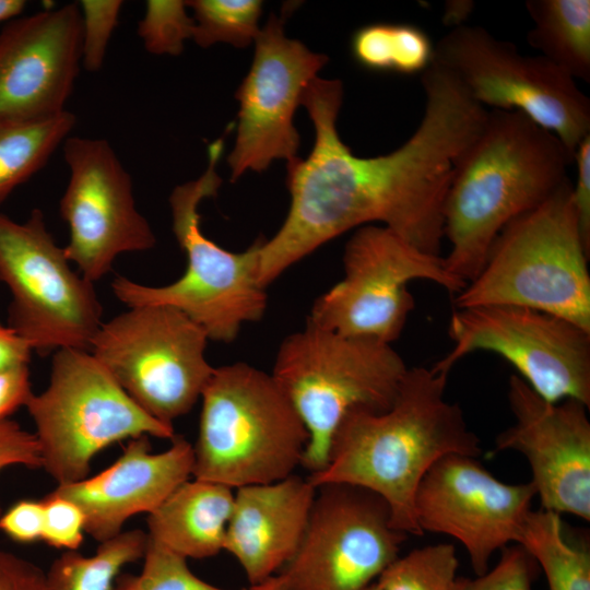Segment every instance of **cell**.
Here are the masks:
<instances>
[{"instance_id": "obj_1", "label": "cell", "mask_w": 590, "mask_h": 590, "mask_svg": "<svg viewBox=\"0 0 590 590\" xmlns=\"http://www.w3.org/2000/svg\"><path fill=\"white\" fill-rule=\"evenodd\" d=\"M421 82L425 109L415 132L375 157L354 155L338 133L341 81L316 76L308 83L300 105L314 125L315 143L307 158L286 165L291 203L281 227L260 247L263 287L329 240L376 223L440 256L453 163L479 134L488 110L434 61Z\"/></svg>"}, {"instance_id": "obj_2", "label": "cell", "mask_w": 590, "mask_h": 590, "mask_svg": "<svg viewBox=\"0 0 590 590\" xmlns=\"http://www.w3.org/2000/svg\"><path fill=\"white\" fill-rule=\"evenodd\" d=\"M448 375L408 368L388 410L350 411L332 436L324 468L307 476L310 483L369 489L387 503L398 531L422 535L414 498L427 471L448 455L482 453L462 409L446 399Z\"/></svg>"}, {"instance_id": "obj_3", "label": "cell", "mask_w": 590, "mask_h": 590, "mask_svg": "<svg viewBox=\"0 0 590 590\" xmlns=\"http://www.w3.org/2000/svg\"><path fill=\"white\" fill-rule=\"evenodd\" d=\"M574 156L560 140L519 111L488 110L453 163L444 204V261L464 283L483 268L502 229L569 180Z\"/></svg>"}, {"instance_id": "obj_4", "label": "cell", "mask_w": 590, "mask_h": 590, "mask_svg": "<svg viewBox=\"0 0 590 590\" xmlns=\"http://www.w3.org/2000/svg\"><path fill=\"white\" fill-rule=\"evenodd\" d=\"M223 148V137L210 143L204 173L175 187L169 196L173 233L187 257L184 274L163 286L143 285L117 275L111 290L128 307H173L199 324L209 340L228 343L244 324L262 319L268 296L259 281L263 237L246 250L233 252L209 239L201 229L200 203L215 197L222 185L216 167Z\"/></svg>"}, {"instance_id": "obj_5", "label": "cell", "mask_w": 590, "mask_h": 590, "mask_svg": "<svg viewBox=\"0 0 590 590\" xmlns=\"http://www.w3.org/2000/svg\"><path fill=\"white\" fill-rule=\"evenodd\" d=\"M200 399L192 477L236 489L302 465L309 434L271 374L243 362L215 367Z\"/></svg>"}, {"instance_id": "obj_6", "label": "cell", "mask_w": 590, "mask_h": 590, "mask_svg": "<svg viewBox=\"0 0 590 590\" xmlns=\"http://www.w3.org/2000/svg\"><path fill=\"white\" fill-rule=\"evenodd\" d=\"M589 257L569 179L502 229L481 271L453 296L455 308L522 306L590 331Z\"/></svg>"}, {"instance_id": "obj_7", "label": "cell", "mask_w": 590, "mask_h": 590, "mask_svg": "<svg viewBox=\"0 0 590 590\" xmlns=\"http://www.w3.org/2000/svg\"><path fill=\"white\" fill-rule=\"evenodd\" d=\"M391 344L306 324L279 346L272 377L304 422L309 440L302 465L327 463L332 436L352 410H388L408 370Z\"/></svg>"}, {"instance_id": "obj_8", "label": "cell", "mask_w": 590, "mask_h": 590, "mask_svg": "<svg viewBox=\"0 0 590 590\" xmlns=\"http://www.w3.org/2000/svg\"><path fill=\"white\" fill-rule=\"evenodd\" d=\"M25 408L35 424L43 469L57 485L87 477L94 457L140 436L172 439L174 426L145 413L88 351L57 350L48 387Z\"/></svg>"}, {"instance_id": "obj_9", "label": "cell", "mask_w": 590, "mask_h": 590, "mask_svg": "<svg viewBox=\"0 0 590 590\" xmlns=\"http://www.w3.org/2000/svg\"><path fill=\"white\" fill-rule=\"evenodd\" d=\"M208 341L184 312L144 305L103 322L90 350L145 413L173 426L192 410L215 369L205 358Z\"/></svg>"}, {"instance_id": "obj_10", "label": "cell", "mask_w": 590, "mask_h": 590, "mask_svg": "<svg viewBox=\"0 0 590 590\" xmlns=\"http://www.w3.org/2000/svg\"><path fill=\"white\" fill-rule=\"evenodd\" d=\"M344 275L312 304L306 324L391 344L415 302L410 282L435 283L456 296L467 285L444 257L425 252L381 225L358 227L343 252Z\"/></svg>"}, {"instance_id": "obj_11", "label": "cell", "mask_w": 590, "mask_h": 590, "mask_svg": "<svg viewBox=\"0 0 590 590\" xmlns=\"http://www.w3.org/2000/svg\"><path fill=\"white\" fill-rule=\"evenodd\" d=\"M433 61L477 104L523 114L554 133L573 156L590 134V99L576 81L541 55H523L482 26L451 28L434 45Z\"/></svg>"}, {"instance_id": "obj_12", "label": "cell", "mask_w": 590, "mask_h": 590, "mask_svg": "<svg viewBox=\"0 0 590 590\" xmlns=\"http://www.w3.org/2000/svg\"><path fill=\"white\" fill-rule=\"evenodd\" d=\"M0 281L11 294L8 326L33 351L90 350L102 304L94 283L71 269L40 209L22 223L0 213Z\"/></svg>"}, {"instance_id": "obj_13", "label": "cell", "mask_w": 590, "mask_h": 590, "mask_svg": "<svg viewBox=\"0 0 590 590\" xmlns=\"http://www.w3.org/2000/svg\"><path fill=\"white\" fill-rule=\"evenodd\" d=\"M449 352L432 367L449 374L467 355L494 353L548 402L575 399L590 408V331L562 317L515 305L455 308Z\"/></svg>"}, {"instance_id": "obj_14", "label": "cell", "mask_w": 590, "mask_h": 590, "mask_svg": "<svg viewBox=\"0 0 590 590\" xmlns=\"http://www.w3.org/2000/svg\"><path fill=\"white\" fill-rule=\"evenodd\" d=\"M406 536L374 492L320 485L302 541L274 581L279 590H363L399 556Z\"/></svg>"}, {"instance_id": "obj_15", "label": "cell", "mask_w": 590, "mask_h": 590, "mask_svg": "<svg viewBox=\"0 0 590 590\" xmlns=\"http://www.w3.org/2000/svg\"><path fill=\"white\" fill-rule=\"evenodd\" d=\"M62 155L70 173L60 199L70 231L63 250L94 283L119 255L150 250L156 237L137 208L131 176L108 141L69 135Z\"/></svg>"}, {"instance_id": "obj_16", "label": "cell", "mask_w": 590, "mask_h": 590, "mask_svg": "<svg viewBox=\"0 0 590 590\" xmlns=\"http://www.w3.org/2000/svg\"><path fill=\"white\" fill-rule=\"evenodd\" d=\"M272 13L255 39L252 63L235 97L239 102L237 134L227 157L231 180L246 172H264L274 160L297 158L299 134L294 115L308 83L328 57L284 34L285 14Z\"/></svg>"}, {"instance_id": "obj_17", "label": "cell", "mask_w": 590, "mask_h": 590, "mask_svg": "<svg viewBox=\"0 0 590 590\" xmlns=\"http://www.w3.org/2000/svg\"><path fill=\"white\" fill-rule=\"evenodd\" d=\"M535 496L531 482H502L476 458L452 453L439 459L422 479L414 510L423 532L458 540L481 576L496 551L517 543Z\"/></svg>"}, {"instance_id": "obj_18", "label": "cell", "mask_w": 590, "mask_h": 590, "mask_svg": "<svg viewBox=\"0 0 590 590\" xmlns=\"http://www.w3.org/2000/svg\"><path fill=\"white\" fill-rule=\"evenodd\" d=\"M515 422L499 433L495 451L523 455L541 509L590 520V421L585 403H552L519 376L508 381Z\"/></svg>"}, {"instance_id": "obj_19", "label": "cell", "mask_w": 590, "mask_h": 590, "mask_svg": "<svg viewBox=\"0 0 590 590\" xmlns=\"http://www.w3.org/2000/svg\"><path fill=\"white\" fill-rule=\"evenodd\" d=\"M81 67L78 3L5 22L0 31V123L66 111Z\"/></svg>"}, {"instance_id": "obj_20", "label": "cell", "mask_w": 590, "mask_h": 590, "mask_svg": "<svg viewBox=\"0 0 590 590\" xmlns=\"http://www.w3.org/2000/svg\"><path fill=\"white\" fill-rule=\"evenodd\" d=\"M192 468L193 448L184 437L174 436L166 450L154 453L144 435L130 439L98 474L57 485L50 493L74 503L84 515L85 533L102 543L122 532L131 517L156 509L192 476Z\"/></svg>"}, {"instance_id": "obj_21", "label": "cell", "mask_w": 590, "mask_h": 590, "mask_svg": "<svg viewBox=\"0 0 590 590\" xmlns=\"http://www.w3.org/2000/svg\"><path fill=\"white\" fill-rule=\"evenodd\" d=\"M316 491L308 477L295 473L234 489L223 550L235 557L251 587L274 577L293 557Z\"/></svg>"}, {"instance_id": "obj_22", "label": "cell", "mask_w": 590, "mask_h": 590, "mask_svg": "<svg viewBox=\"0 0 590 590\" xmlns=\"http://www.w3.org/2000/svg\"><path fill=\"white\" fill-rule=\"evenodd\" d=\"M233 504V488L189 479L148 515V538L186 559L215 556L224 548Z\"/></svg>"}, {"instance_id": "obj_23", "label": "cell", "mask_w": 590, "mask_h": 590, "mask_svg": "<svg viewBox=\"0 0 590 590\" xmlns=\"http://www.w3.org/2000/svg\"><path fill=\"white\" fill-rule=\"evenodd\" d=\"M529 45L575 81L590 82V1L528 0Z\"/></svg>"}, {"instance_id": "obj_24", "label": "cell", "mask_w": 590, "mask_h": 590, "mask_svg": "<svg viewBox=\"0 0 590 590\" xmlns=\"http://www.w3.org/2000/svg\"><path fill=\"white\" fill-rule=\"evenodd\" d=\"M75 123V115L68 110L46 119L0 123V204L46 165Z\"/></svg>"}, {"instance_id": "obj_25", "label": "cell", "mask_w": 590, "mask_h": 590, "mask_svg": "<svg viewBox=\"0 0 590 590\" xmlns=\"http://www.w3.org/2000/svg\"><path fill=\"white\" fill-rule=\"evenodd\" d=\"M517 543L541 566L548 590H590V553L565 538L558 514L531 510Z\"/></svg>"}, {"instance_id": "obj_26", "label": "cell", "mask_w": 590, "mask_h": 590, "mask_svg": "<svg viewBox=\"0 0 590 590\" xmlns=\"http://www.w3.org/2000/svg\"><path fill=\"white\" fill-rule=\"evenodd\" d=\"M148 533L122 531L99 543L94 555L64 551L46 571L48 590H113L121 569L143 558Z\"/></svg>"}, {"instance_id": "obj_27", "label": "cell", "mask_w": 590, "mask_h": 590, "mask_svg": "<svg viewBox=\"0 0 590 590\" xmlns=\"http://www.w3.org/2000/svg\"><path fill=\"white\" fill-rule=\"evenodd\" d=\"M350 48L356 63L367 70L406 75L422 74L434 57L427 33L406 23L366 24L353 33Z\"/></svg>"}, {"instance_id": "obj_28", "label": "cell", "mask_w": 590, "mask_h": 590, "mask_svg": "<svg viewBox=\"0 0 590 590\" xmlns=\"http://www.w3.org/2000/svg\"><path fill=\"white\" fill-rule=\"evenodd\" d=\"M186 4L193 12L192 39L202 48L216 43L245 48L260 31L263 4L259 0H190Z\"/></svg>"}, {"instance_id": "obj_29", "label": "cell", "mask_w": 590, "mask_h": 590, "mask_svg": "<svg viewBox=\"0 0 590 590\" xmlns=\"http://www.w3.org/2000/svg\"><path fill=\"white\" fill-rule=\"evenodd\" d=\"M458 566L452 544L427 545L398 556L376 583L379 590H453Z\"/></svg>"}, {"instance_id": "obj_30", "label": "cell", "mask_w": 590, "mask_h": 590, "mask_svg": "<svg viewBox=\"0 0 590 590\" xmlns=\"http://www.w3.org/2000/svg\"><path fill=\"white\" fill-rule=\"evenodd\" d=\"M139 574L120 573L113 590H227L197 576L182 556L148 538Z\"/></svg>"}, {"instance_id": "obj_31", "label": "cell", "mask_w": 590, "mask_h": 590, "mask_svg": "<svg viewBox=\"0 0 590 590\" xmlns=\"http://www.w3.org/2000/svg\"><path fill=\"white\" fill-rule=\"evenodd\" d=\"M186 1L149 0L137 33L146 51L153 55L178 56L185 42L192 39L194 20L187 12Z\"/></svg>"}, {"instance_id": "obj_32", "label": "cell", "mask_w": 590, "mask_h": 590, "mask_svg": "<svg viewBox=\"0 0 590 590\" xmlns=\"http://www.w3.org/2000/svg\"><path fill=\"white\" fill-rule=\"evenodd\" d=\"M81 63L88 72L101 70L113 33L118 25L123 1L81 0Z\"/></svg>"}, {"instance_id": "obj_33", "label": "cell", "mask_w": 590, "mask_h": 590, "mask_svg": "<svg viewBox=\"0 0 590 590\" xmlns=\"http://www.w3.org/2000/svg\"><path fill=\"white\" fill-rule=\"evenodd\" d=\"M535 567L520 545L506 546L494 568L473 579L457 578L453 590H532Z\"/></svg>"}, {"instance_id": "obj_34", "label": "cell", "mask_w": 590, "mask_h": 590, "mask_svg": "<svg viewBox=\"0 0 590 590\" xmlns=\"http://www.w3.org/2000/svg\"><path fill=\"white\" fill-rule=\"evenodd\" d=\"M44 526L42 541L64 551H78L83 543L85 518L71 500L48 493L43 499Z\"/></svg>"}, {"instance_id": "obj_35", "label": "cell", "mask_w": 590, "mask_h": 590, "mask_svg": "<svg viewBox=\"0 0 590 590\" xmlns=\"http://www.w3.org/2000/svg\"><path fill=\"white\" fill-rule=\"evenodd\" d=\"M11 465L38 469L43 467V460L35 434L7 418L0 421V472ZM2 512L0 506V516Z\"/></svg>"}, {"instance_id": "obj_36", "label": "cell", "mask_w": 590, "mask_h": 590, "mask_svg": "<svg viewBox=\"0 0 590 590\" xmlns=\"http://www.w3.org/2000/svg\"><path fill=\"white\" fill-rule=\"evenodd\" d=\"M44 506L42 500L23 499L0 516V531L17 543L42 541Z\"/></svg>"}, {"instance_id": "obj_37", "label": "cell", "mask_w": 590, "mask_h": 590, "mask_svg": "<svg viewBox=\"0 0 590 590\" xmlns=\"http://www.w3.org/2000/svg\"><path fill=\"white\" fill-rule=\"evenodd\" d=\"M0 590H48L46 571L0 547Z\"/></svg>"}, {"instance_id": "obj_38", "label": "cell", "mask_w": 590, "mask_h": 590, "mask_svg": "<svg viewBox=\"0 0 590 590\" xmlns=\"http://www.w3.org/2000/svg\"><path fill=\"white\" fill-rule=\"evenodd\" d=\"M574 162L577 181L573 185V201L583 244L590 250V134L579 143Z\"/></svg>"}, {"instance_id": "obj_39", "label": "cell", "mask_w": 590, "mask_h": 590, "mask_svg": "<svg viewBox=\"0 0 590 590\" xmlns=\"http://www.w3.org/2000/svg\"><path fill=\"white\" fill-rule=\"evenodd\" d=\"M33 394L28 365L0 370V421L25 406Z\"/></svg>"}, {"instance_id": "obj_40", "label": "cell", "mask_w": 590, "mask_h": 590, "mask_svg": "<svg viewBox=\"0 0 590 590\" xmlns=\"http://www.w3.org/2000/svg\"><path fill=\"white\" fill-rule=\"evenodd\" d=\"M33 349L14 329L0 322V370L28 365Z\"/></svg>"}, {"instance_id": "obj_41", "label": "cell", "mask_w": 590, "mask_h": 590, "mask_svg": "<svg viewBox=\"0 0 590 590\" xmlns=\"http://www.w3.org/2000/svg\"><path fill=\"white\" fill-rule=\"evenodd\" d=\"M473 7L472 1H447L442 17L444 23L452 26V28L464 25L465 20L472 13Z\"/></svg>"}, {"instance_id": "obj_42", "label": "cell", "mask_w": 590, "mask_h": 590, "mask_svg": "<svg viewBox=\"0 0 590 590\" xmlns=\"http://www.w3.org/2000/svg\"><path fill=\"white\" fill-rule=\"evenodd\" d=\"M25 7L24 0H0V22H8L20 16Z\"/></svg>"}, {"instance_id": "obj_43", "label": "cell", "mask_w": 590, "mask_h": 590, "mask_svg": "<svg viewBox=\"0 0 590 590\" xmlns=\"http://www.w3.org/2000/svg\"><path fill=\"white\" fill-rule=\"evenodd\" d=\"M363 590H379V588H378V586H377V583L375 581V582H373L371 585H369L368 587H366Z\"/></svg>"}, {"instance_id": "obj_44", "label": "cell", "mask_w": 590, "mask_h": 590, "mask_svg": "<svg viewBox=\"0 0 590 590\" xmlns=\"http://www.w3.org/2000/svg\"><path fill=\"white\" fill-rule=\"evenodd\" d=\"M249 590H253V589L250 588Z\"/></svg>"}]
</instances>
